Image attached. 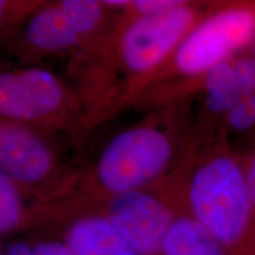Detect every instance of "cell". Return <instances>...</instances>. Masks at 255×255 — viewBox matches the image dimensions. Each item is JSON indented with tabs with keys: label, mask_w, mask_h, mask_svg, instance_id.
Segmentation results:
<instances>
[{
	"label": "cell",
	"mask_w": 255,
	"mask_h": 255,
	"mask_svg": "<svg viewBox=\"0 0 255 255\" xmlns=\"http://www.w3.org/2000/svg\"><path fill=\"white\" fill-rule=\"evenodd\" d=\"M184 212L231 255H255V213L245 168L226 152L207 156L187 187Z\"/></svg>",
	"instance_id": "cell-1"
},
{
	"label": "cell",
	"mask_w": 255,
	"mask_h": 255,
	"mask_svg": "<svg viewBox=\"0 0 255 255\" xmlns=\"http://www.w3.org/2000/svg\"><path fill=\"white\" fill-rule=\"evenodd\" d=\"M124 13L105 41L104 52L127 76L131 94V84L138 91L139 85L151 81L201 18L196 6L188 1L159 15Z\"/></svg>",
	"instance_id": "cell-2"
},
{
	"label": "cell",
	"mask_w": 255,
	"mask_h": 255,
	"mask_svg": "<svg viewBox=\"0 0 255 255\" xmlns=\"http://www.w3.org/2000/svg\"><path fill=\"white\" fill-rule=\"evenodd\" d=\"M173 156L174 144L167 131L155 124H137L104 145L92 176L104 199L146 189L167 170Z\"/></svg>",
	"instance_id": "cell-3"
},
{
	"label": "cell",
	"mask_w": 255,
	"mask_h": 255,
	"mask_svg": "<svg viewBox=\"0 0 255 255\" xmlns=\"http://www.w3.org/2000/svg\"><path fill=\"white\" fill-rule=\"evenodd\" d=\"M255 40V7L231 6L201 18L169 58L175 75L193 78L205 73Z\"/></svg>",
	"instance_id": "cell-4"
},
{
	"label": "cell",
	"mask_w": 255,
	"mask_h": 255,
	"mask_svg": "<svg viewBox=\"0 0 255 255\" xmlns=\"http://www.w3.org/2000/svg\"><path fill=\"white\" fill-rule=\"evenodd\" d=\"M77 100L56 73L44 68L0 70V119L33 127L66 123Z\"/></svg>",
	"instance_id": "cell-5"
},
{
	"label": "cell",
	"mask_w": 255,
	"mask_h": 255,
	"mask_svg": "<svg viewBox=\"0 0 255 255\" xmlns=\"http://www.w3.org/2000/svg\"><path fill=\"white\" fill-rule=\"evenodd\" d=\"M107 9L100 0H60L37 6L25 23L23 44L43 55L81 47L100 32Z\"/></svg>",
	"instance_id": "cell-6"
},
{
	"label": "cell",
	"mask_w": 255,
	"mask_h": 255,
	"mask_svg": "<svg viewBox=\"0 0 255 255\" xmlns=\"http://www.w3.org/2000/svg\"><path fill=\"white\" fill-rule=\"evenodd\" d=\"M102 212L139 255H161L180 210L146 188L105 197Z\"/></svg>",
	"instance_id": "cell-7"
},
{
	"label": "cell",
	"mask_w": 255,
	"mask_h": 255,
	"mask_svg": "<svg viewBox=\"0 0 255 255\" xmlns=\"http://www.w3.org/2000/svg\"><path fill=\"white\" fill-rule=\"evenodd\" d=\"M59 169L55 149L38 129L0 119V175L21 190H39Z\"/></svg>",
	"instance_id": "cell-8"
},
{
	"label": "cell",
	"mask_w": 255,
	"mask_h": 255,
	"mask_svg": "<svg viewBox=\"0 0 255 255\" xmlns=\"http://www.w3.org/2000/svg\"><path fill=\"white\" fill-rule=\"evenodd\" d=\"M63 240L76 255H139L101 213L78 215L66 226Z\"/></svg>",
	"instance_id": "cell-9"
},
{
	"label": "cell",
	"mask_w": 255,
	"mask_h": 255,
	"mask_svg": "<svg viewBox=\"0 0 255 255\" xmlns=\"http://www.w3.org/2000/svg\"><path fill=\"white\" fill-rule=\"evenodd\" d=\"M161 255H231L199 222L178 212L165 238Z\"/></svg>",
	"instance_id": "cell-10"
},
{
	"label": "cell",
	"mask_w": 255,
	"mask_h": 255,
	"mask_svg": "<svg viewBox=\"0 0 255 255\" xmlns=\"http://www.w3.org/2000/svg\"><path fill=\"white\" fill-rule=\"evenodd\" d=\"M26 221L23 190L0 175V237L12 234Z\"/></svg>",
	"instance_id": "cell-11"
},
{
	"label": "cell",
	"mask_w": 255,
	"mask_h": 255,
	"mask_svg": "<svg viewBox=\"0 0 255 255\" xmlns=\"http://www.w3.org/2000/svg\"><path fill=\"white\" fill-rule=\"evenodd\" d=\"M202 84L206 94H223L239 97L242 92L232 63L222 62L213 66L202 76Z\"/></svg>",
	"instance_id": "cell-12"
},
{
	"label": "cell",
	"mask_w": 255,
	"mask_h": 255,
	"mask_svg": "<svg viewBox=\"0 0 255 255\" xmlns=\"http://www.w3.org/2000/svg\"><path fill=\"white\" fill-rule=\"evenodd\" d=\"M228 126L235 131H246L255 126V92H244L227 113Z\"/></svg>",
	"instance_id": "cell-13"
},
{
	"label": "cell",
	"mask_w": 255,
	"mask_h": 255,
	"mask_svg": "<svg viewBox=\"0 0 255 255\" xmlns=\"http://www.w3.org/2000/svg\"><path fill=\"white\" fill-rule=\"evenodd\" d=\"M184 0H130L124 12L133 15H159L174 11L184 4Z\"/></svg>",
	"instance_id": "cell-14"
},
{
	"label": "cell",
	"mask_w": 255,
	"mask_h": 255,
	"mask_svg": "<svg viewBox=\"0 0 255 255\" xmlns=\"http://www.w3.org/2000/svg\"><path fill=\"white\" fill-rule=\"evenodd\" d=\"M37 6V2L34 5L32 2L30 5L28 2L0 0V30L6 27V25L14 24L18 19L30 14Z\"/></svg>",
	"instance_id": "cell-15"
},
{
	"label": "cell",
	"mask_w": 255,
	"mask_h": 255,
	"mask_svg": "<svg viewBox=\"0 0 255 255\" xmlns=\"http://www.w3.org/2000/svg\"><path fill=\"white\" fill-rule=\"evenodd\" d=\"M233 65L242 94L255 92V57H241Z\"/></svg>",
	"instance_id": "cell-16"
},
{
	"label": "cell",
	"mask_w": 255,
	"mask_h": 255,
	"mask_svg": "<svg viewBox=\"0 0 255 255\" xmlns=\"http://www.w3.org/2000/svg\"><path fill=\"white\" fill-rule=\"evenodd\" d=\"M36 255H76L72 248L63 240H43L33 244Z\"/></svg>",
	"instance_id": "cell-17"
},
{
	"label": "cell",
	"mask_w": 255,
	"mask_h": 255,
	"mask_svg": "<svg viewBox=\"0 0 255 255\" xmlns=\"http://www.w3.org/2000/svg\"><path fill=\"white\" fill-rule=\"evenodd\" d=\"M237 100V96L223 94H206L205 104L210 113L221 114L228 113Z\"/></svg>",
	"instance_id": "cell-18"
},
{
	"label": "cell",
	"mask_w": 255,
	"mask_h": 255,
	"mask_svg": "<svg viewBox=\"0 0 255 255\" xmlns=\"http://www.w3.org/2000/svg\"><path fill=\"white\" fill-rule=\"evenodd\" d=\"M2 255H36L33 244L24 240H14L8 242L4 247Z\"/></svg>",
	"instance_id": "cell-19"
},
{
	"label": "cell",
	"mask_w": 255,
	"mask_h": 255,
	"mask_svg": "<svg viewBox=\"0 0 255 255\" xmlns=\"http://www.w3.org/2000/svg\"><path fill=\"white\" fill-rule=\"evenodd\" d=\"M245 173H246L248 191H250L252 205H253V209L255 213V154L252 157L250 163H248L247 168L245 169Z\"/></svg>",
	"instance_id": "cell-20"
},
{
	"label": "cell",
	"mask_w": 255,
	"mask_h": 255,
	"mask_svg": "<svg viewBox=\"0 0 255 255\" xmlns=\"http://www.w3.org/2000/svg\"><path fill=\"white\" fill-rule=\"evenodd\" d=\"M2 252H4V247H2L1 244H0V255H2Z\"/></svg>",
	"instance_id": "cell-21"
}]
</instances>
